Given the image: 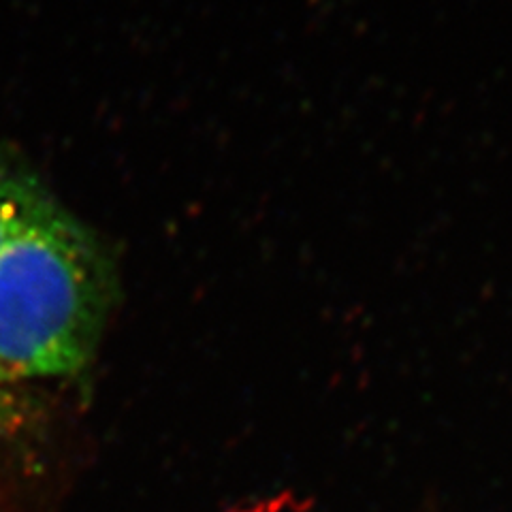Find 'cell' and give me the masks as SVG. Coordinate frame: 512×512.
<instances>
[{
    "label": "cell",
    "instance_id": "1",
    "mask_svg": "<svg viewBox=\"0 0 512 512\" xmlns=\"http://www.w3.org/2000/svg\"><path fill=\"white\" fill-rule=\"evenodd\" d=\"M114 297L103 246L32 180L0 246V412L84 372Z\"/></svg>",
    "mask_w": 512,
    "mask_h": 512
},
{
    "label": "cell",
    "instance_id": "2",
    "mask_svg": "<svg viewBox=\"0 0 512 512\" xmlns=\"http://www.w3.org/2000/svg\"><path fill=\"white\" fill-rule=\"evenodd\" d=\"M30 182V175L15 165L7 154L0 152V246L5 242L13 214Z\"/></svg>",
    "mask_w": 512,
    "mask_h": 512
}]
</instances>
